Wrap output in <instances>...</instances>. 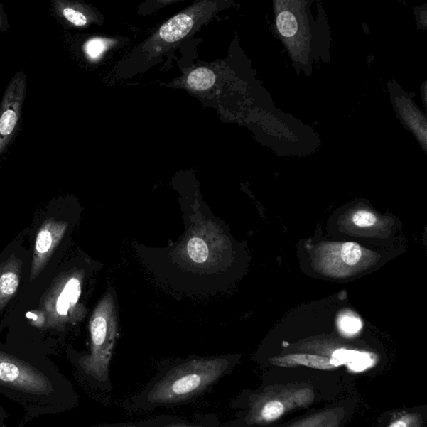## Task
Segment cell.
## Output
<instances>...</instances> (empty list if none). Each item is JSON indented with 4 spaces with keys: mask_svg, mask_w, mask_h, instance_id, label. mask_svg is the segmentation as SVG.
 <instances>
[{
    "mask_svg": "<svg viewBox=\"0 0 427 427\" xmlns=\"http://www.w3.org/2000/svg\"><path fill=\"white\" fill-rule=\"evenodd\" d=\"M92 349L87 357L80 360V364L86 374L95 380L105 382L109 376V367L114 342V334L109 332L107 320L102 315H96L90 325Z\"/></svg>",
    "mask_w": 427,
    "mask_h": 427,
    "instance_id": "4",
    "label": "cell"
},
{
    "mask_svg": "<svg viewBox=\"0 0 427 427\" xmlns=\"http://www.w3.org/2000/svg\"><path fill=\"white\" fill-rule=\"evenodd\" d=\"M67 382L53 364L0 348V394L33 414L66 407Z\"/></svg>",
    "mask_w": 427,
    "mask_h": 427,
    "instance_id": "1",
    "label": "cell"
},
{
    "mask_svg": "<svg viewBox=\"0 0 427 427\" xmlns=\"http://www.w3.org/2000/svg\"><path fill=\"white\" fill-rule=\"evenodd\" d=\"M362 321L357 316L347 313L340 316L339 319V328L342 332L348 335L357 334L362 329Z\"/></svg>",
    "mask_w": 427,
    "mask_h": 427,
    "instance_id": "16",
    "label": "cell"
},
{
    "mask_svg": "<svg viewBox=\"0 0 427 427\" xmlns=\"http://www.w3.org/2000/svg\"><path fill=\"white\" fill-rule=\"evenodd\" d=\"M166 427H195V426H191L184 425V424H173V425L167 426Z\"/></svg>",
    "mask_w": 427,
    "mask_h": 427,
    "instance_id": "21",
    "label": "cell"
},
{
    "mask_svg": "<svg viewBox=\"0 0 427 427\" xmlns=\"http://www.w3.org/2000/svg\"><path fill=\"white\" fill-rule=\"evenodd\" d=\"M121 427H136V426H121Z\"/></svg>",
    "mask_w": 427,
    "mask_h": 427,
    "instance_id": "22",
    "label": "cell"
},
{
    "mask_svg": "<svg viewBox=\"0 0 427 427\" xmlns=\"http://www.w3.org/2000/svg\"><path fill=\"white\" fill-rule=\"evenodd\" d=\"M276 23L281 36L286 38L294 36L298 31L296 18L291 12H281L277 17Z\"/></svg>",
    "mask_w": 427,
    "mask_h": 427,
    "instance_id": "13",
    "label": "cell"
},
{
    "mask_svg": "<svg viewBox=\"0 0 427 427\" xmlns=\"http://www.w3.org/2000/svg\"><path fill=\"white\" fill-rule=\"evenodd\" d=\"M68 227V223L58 222L55 219L45 220L37 234L35 252H33L31 281L36 277L49 262L53 253L60 242Z\"/></svg>",
    "mask_w": 427,
    "mask_h": 427,
    "instance_id": "6",
    "label": "cell"
},
{
    "mask_svg": "<svg viewBox=\"0 0 427 427\" xmlns=\"http://www.w3.org/2000/svg\"><path fill=\"white\" fill-rule=\"evenodd\" d=\"M224 359H199L172 369L148 393L151 403H176L200 394L227 370Z\"/></svg>",
    "mask_w": 427,
    "mask_h": 427,
    "instance_id": "2",
    "label": "cell"
},
{
    "mask_svg": "<svg viewBox=\"0 0 427 427\" xmlns=\"http://www.w3.org/2000/svg\"><path fill=\"white\" fill-rule=\"evenodd\" d=\"M217 3L201 2L186 11L177 14L163 25L150 40L146 50L160 54L194 33L217 11Z\"/></svg>",
    "mask_w": 427,
    "mask_h": 427,
    "instance_id": "3",
    "label": "cell"
},
{
    "mask_svg": "<svg viewBox=\"0 0 427 427\" xmlns=\"http://www.w3.org/2000/svg\"><path fill=\"white\" fill-rule=\"evenodd\" d=\"M22 261L11 256L0 263V310L6 306L18 289Z\"/></svg>",
    "mask_w": 427,
    "mask_h": 427,
    "instance_id": "8",
    "label": "cell"
},
{
    "mask_svg": "<svg viewBox=\"0 0 427 427\" xmlns=\"http://www.w3.org/2000/svg\"><path fill=\"white\" fill-rule=\"evenodd\" d=\"M376 217L367 210H359L355 213L353 222L359 227H372L376 223Z\"/></svg>",
    "mask_w": 427,
    "mask_h": 427,
    "instance_id": "18",
    "label": "cell"
},
{
    "mask_svg": "<svg viewBox=\"0 0 427 427\" xmlns=\"http://www.w3.org/2000/svg\"><path fill=\"white\" fill-rule=\"evenodd\" d=\"M276 366L282 367H295L303 366L319 370H330L342 366L345 363L333 357H324L310 354H294L271 360Z\"/></svg>",
    "mask_w": 427,
    "mask_h": 427,
    "instance_id": "9",
    "label": "cell"
},
{
    "mask_svg": "<svg viewBox=\"0 0 427 427\" xmlns=\"http://www.w3.org/2000/svg\"><path fill=\"white\" fill-rule=\"evenodd\" d=\"M286 410V405L279 399L258 402L253 407L251 420L256 423L275 421L284 415Z\"/></svg>",
    "mask_w": 427,
    "mask_h": 427,
    "instance_id": "10",
    "label": "cell"
},
{
    "mask_svg": "<svg viewBox=\"0 0 427 427\" xmlns=\"http://www.w3.org/2000/svg\"><path fill=\"white\" fill-rule=\"evenodd\" d=\"M26 90V75L23 72H19L9 85L0 105V156L6 150L18 126Z\"/></svg>",
    "mask_w": 427,
    "mask_h": 427,
    "instance_id": "5",
    "label": "cell"
},
{
    "mask_svg": "<svg viewBox=\"0 0 427 427\" xmlns=\"http://www.w3.org/2000/svg\"><path fill=\"white\" fill-rule=\"evenodd\" d=\"M107 42L102 40V38H94V40H91L86 44L85 51L90 57L95 59L107 50Z\"/></svg>",
    "mask_w": 427,
    "mask_h": 427,
    "instance_id": "17",
    "label": "cell"
},
{
    "mask_svg": "<svg viewBox=\"0 0 427 427\" xmlns=\"http://www.w3.org/2000/svg\"><path fill=\"white\" fill-rule=\"evenodd\" d=\"M80 293L81 286L78 278H70L65 286H61V289L56 285L54 291L48 296L45 303L49 324L56 325L60 323V318L68 315L71 307L78 301Z\"/></svg>",
    "mask_w": 427,
    "mask_h": 427,
    "instance_id": "7",
    "label": "cell"
},
{
    "mask_svg": "<svg viewBox=\"0 0 427 427\" xmlns=\"http://www.w3.org/2000/svg\"><path fill=\"white\" fill-rule=\"evenodd\" d=\"M300 427H307V426H306V425H304V426H300ZM308 427H310V426H309Z\"/></svg>",
    "mask_w": 427,
    "mask_h": 427,
    "instance_id": "23",
    "label": "cell"
},
{
    "mask_svg": "<svg viewBox=\"0 0 427 427\" xmlns=\"http://www.w3.org/2000/svg\"><path fill=\"white\" fill-rule=\"evenodd\" d=\"M217 77L214 72L207 68H199L191 71L187 77V85L195 90H206L214 85Z\"/></svg>",
    "mask_w": 427,
    "mask_h": 427,
    "instance_id": "12",
    "label": "cell"
},
{
    "mask_svg": "<svg viewBox=\"0 0 427 427\" xmlns=\"http://www.w3.org/2000/svg\"><path fill=\"white\" fill-rule=\"evenodd\" d=\"M55 11L67 22L76 27L87 25L89 18L75 4L64 1L55 2Z\"/></svg>",
    "mask_w": 427,
    "mask_h": 427,
    "instance_id": "11",
    "label": "cell"
},
{
    "mask_svg": "<svg viewBox=\"0 0 427 427\" xmlns=\"http://www.w3.org/2000/svg\"><path fill=\"white\" fill-rule=\"evenodd\" d=\"M421 421L418 416L406 414L398 418L388 427H421Z\"/></svg>",
    "mask_w": 427,
    "mask_h": 427,
    "instance_id": "19",
    "label": "cell"
},
{
    "mask_svg": "<svg viewBox=\"0 0 427 427\" xmlns=\"http://www.w3.org/2000/svg\"><path fill=\"white\" fill-rule=\"evenodd\" d=\"M190 257L196 263H204L209 256V249L202 239L194 237L187 246Z\"/></svg>",
    "mask_w": 427,
    "mask_h": 427,
    "instance_id": "14",
    "label": "cell"
},
{
    "mask_svg": "<svg viewBox=\"0 0 427 427\" xmlns=\"http://www.w3.org/2000/svg\"><path fill=\"white\" fill-rule=\"evenodd\" d=\"M0 28H1L3 31L8 28V23L6 17H4V13L2 12L1 7H0Z\"/></svg>",
    "mask_w": 427,
    "mask_h": 427,
    "instance_id": "20",
    "label": "cell"
},
{
    "mask_svg": "<svg viewBox=\"0 0 427 427\" xmlns=\"http://www.w3.org/2000/svg\"><path fill=\"white\" fill-rule=\"evenodd\" d=\"M0 417H1V415H0Z\"/></svg>",
    "mask_w": 427,
    "mask_h": 427,
    "instance_id": "24",
    "label": "cell"
},
{
    "mask_svg": "<svg viewBox=\"0 0 427 427\" xmlns=\"http://www.w3.org/2000/svg\"><path fill=\"white\" fill-rule=\"evenodd\" d=\"M362 248L356 242L345 243L340 252L343 261L349 266L356 265L361 260Z\"/></svg>",
    "mask_w": 427,
    "mask_h": 427,
    "instance_id": "15",
    "label": "cell"
}]
</instances>
